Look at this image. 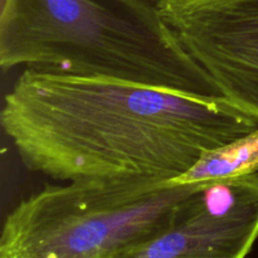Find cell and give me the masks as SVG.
<instances>
[{"instance_id": "cell-1", "label": "cell", "mask_w": 258, "mask_h": 258, "mask_svg": "<svg viewBox=\"0 0 258 258\" xmlns=\"http://www.w3.org/2000/svg\"><path fill=\"white\" fill-rule=\"evenodd\" d=\"M4 133L23 165L55 180H173L258 128L223 97L25 67L5 95Z\"/></svg>"}, {"instance_id": "cell-4", "label": "cell", "mask_w": 258, "mask_h": 258, "mask_svg": "<svg viewBox=\"0 0 258 258\" xmlns=\"http://www.w3.org/2000/svg\"><path fill=\"white\" fill-rule=\"evenodd\" d=\"M159 9L222 97L258 122V0H159Z\"/></svg>"}, {"instance_id": "cell-6", "label": "cell", "mask_w": 258, "mask_h": 258, "mask_svg": "<svg viewBox=\"0 0 258 258\" xmlns=\"http://www.w3.org/2000/svg\"><path fill=\"white\" fill-rule=\"evenodd\" d=\"M258 173V128L202 156L188 171L170 180L196 184Z\"/></svg>"}, {"instance_id": "cell-5", "label": "cell", "mask_w": 258, "mask_h": 258, "mask_svg": "<svg viewBox=\"0 0 258 258\" xmlns=\"http://www.w3.org/2000/svg\"><path fill=\"white\" fill-rule=\"evenodd\" d=\"M258 238V173L204 181L156 236L122 258H246Z\"/></svg>"}, {"instance_id": "cell-2", "label": "cell", "mask_w": 258, "mask_h": 258, "mask_svg": "<svg viewBox=\"0 0 258 258\" xmlns=\"http://www.w3.org/2000/svg\"><path fill=\"white\" fill-rule=\"evenodd\" d=\"M0 66L222 97L164 22L159 0H2Z\"/></svg>"}, {"instance_id": "cell-3", "label": "cell", "mask_w": 258, "mask_h": 258, "mask_svg": "<svg viewBox=\"0 0 258 258\" xmlns=\"http://www.w3.org/2000/svg\"><path fill=\"white\" fill-rule=\"evenodd\" d=\"M199 184L149 178L45 184L7 216L0 258H122L163 231Z\"/></svg>"}]
</instances>
